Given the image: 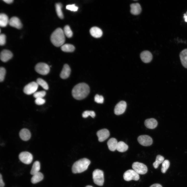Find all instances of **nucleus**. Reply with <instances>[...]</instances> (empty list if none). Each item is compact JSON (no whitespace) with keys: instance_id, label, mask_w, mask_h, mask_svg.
I'll return each mask as SVG.
<instances>
[{"instance_id":"nucleus-1","label":"nucleus","mask_w":187,"mask_h":187,"mask_svg":"<svg viewBox=\"0 0 187 187\" xmlns=\"http://www.w3.org/2000/svg\"><path fill=\"white\" fill-rule=\"evenodd\" d=\"M90 92L89 85L84 83L76 85L72 91V96L75 99L80 100L84 99L88 95Z\"/></svg>"},{"instance_id":"nucleus-2","label":"nucleus","mask_w":187,"mask_h":187,"mask_svg":"<svg viewBox=\"0 0 187 187\" xmlns=\"http://www.w3.org/2000/svg\"><path fill=\"white\" fill-rule=\"evenodd\" d=\"M50 40L52 43L56 47L62 46L65 41V34L63 30L60 28L56 29L51 34Z\"/></svg>"},{"instance_id":"nucleus-3","label":"nucleus","mask_w":187,"mask_h":187,"mask_svg":"<svg viewBox=\"0 0 187 187\" xmlns=\"http://www.w3.org/2000/svg\"><path fill=\"white\" fill-rule=\"evenodd\" d=\"M90 163L88 159L84 158L75 162L72 168V171L74 173H79L84 172L88 168Z\"/></svg>"},{"instance_id":"nucleus-4","label":"nucleus","mask_w":187,"mask_h":187,"mask_svg":"<svg viewBox=\"0 0 187 187\" xmlns=\"http://www.w3.org/2000/svg\"><path fill=\"white\" fill-rule=\"evenodd\" d=\"M92 178L94 183L96 184L102 186L104 182L103 171L99 169L95 170L92 173Z\"/></svg>"},{"instance_id":"nucleus-5","label":"nucleus","mask_w":187,"mask_h":187,"mask_svg":"<svg viewBox=\"0 0 187 187\" xmlns=\"http://www.w3.org/2000/svg\"><path fill=\"white\" fill-rule=\"evenodd\" d=\"M123 178L125 180L127 181L131 180L137 181L139 179V176L133 170L129 169L124 173Z\"/></svg>"},{"instance_id":"nucleus-6","label":"nucleus","mask_w":187,"mask_h":187,"mask_svg":"<svg viewBox=\"0 0 187 187\" xmlns=\"http://www.w3.org/2000/svg\"><path fill=\"white\" fill-rule=\"evenodd\" d=\"M133 169L138 174L144 175L148 171L147 166L144 164L138 162H135L132 165Z\"/></svg>"},{"instance_id":"nucleus-7","label":"nucleus","mask_w":187,"mask_h":187,"mask_svg":"<svg viewBox=\"0 0 187 187\" xmlns=\"http://www.w3.org/2000/svg\"><path fill=\"white\" fill-rule=\"evenodd\" d=\"M35 69L38 74L45 75L49 73L50 68L49 66L47 64L43 63H39L35 66Z\"/></svg>"},{"instance_id":"nucleus-8","label":"nucleus","mask_w":187,"mask_h":187,"mask_svg":"<svg viewBox=\"0 0 187 187\" xmlns=\"http://www.w3.org/2000/svg\"><path fill=\"white\" fill-rule=\"evenodd\" d=\"M19 158L22 163L28 164L32 162L33 157L30 153L27 151H23L20 153L19 155Z\"/></svg>"},{"instance_id":"nucleus-9","label":"nucleus","mask_w":187,"mask_h":187,"mask_svg":"<svg viewBox=\"0 0 187 187\" xmlns=\"http://www.w3.org/2000/svg\"><path fill=\"white\" fill-rule=\"evenodd\" d=\"M38 86L36 82H31L25 86L23 89V92L28 95L34 94L37 89Z\"/></svg>"},{"instance_id":"nucleus-10","label":"nucleus","mask_w":187,"mask_h":187,"mask_svg":"<svg viewBox=\"0 0 187 187\" xmlns=\"http://www.w3.org/2000/svg\"><path fill=\"white\" fill-rule=\"evenodd\" d=\"M137 140L140 144L144 146H150L152 143V140L151 138L149 136L146 135L139 136L138 137Z\"/></svg>"},{"instance_id":"nucleus-11","label":"nucleus","mask_w":187,"mask_h":187,"mask_svg":"<svg viewBox=\"0 0 187 187\" xmlns=\"http://www.w3.org/2000/svg\"><path fill=\"white\" fill-rule=\"evenodd\" d=\"M126 107V103L124 101H121L115 106L114 112L116 115H119L123 113L125 111Z\"/></svg>"},{"instance_id":"nucleus-12","label":"nucleus","mask_w":187,"mask_h":187,"mask_svg":"<svg viewBox=\"0 0 187 187\" xmlns=\"http://www.w3.org/2000/svg\"><path fill=\"white\" fill-rule=\"evenodd\" d=\"M98 140L100 142L105 140L109 137L110 134L109 130L106 129H103L98 131L97 132Z\"/></svg>"},{"instance_id":"nucleus-13","label":"nucleus","mask_w":187,"mask_h":187,"mask_svg":"<svg viewBox=\"0 0 187 187\" xmlns=\"http://www.w3.org/2000/svg\"><path fill=\"white\" fill-rule=\"evenodd\" d=\"M9 24L10 26L18 29H21L22 26L21 21L16 16H13L9 19Z\"/></svg>"},{"instance_id":"nucleus-14","label":"nucleus","mask_w":187,"mask_h":187,"mask_svg":"<svg viewBox=\"0 0 187 187\" xmlns=\"http://www.w3.org/2000/svg\"><path fill=\"white\" fill-rule=\"evenodd\" d=\"M140 56L141 59L145 63H148L150 62L152 59L151 53L148 51H144L141 54Z\"/></svg>"},{"instance_id":"nucleus-15","label":"nucleus","mask_w":187,"mask_h":187,"mask_svg":"<svg viewBox=\"0 0 187 187\" xmlns=\"http://www.w3.org/2000/svg\"><path fill=\"white\" fill-rule=\"evenodd\" d=\"M13 54L10 51L6 49L3 50L0 54V59L2 61L6 62L11 59Z\"/></svg>"},{"instance_id":"nucleus-16","label":"nucleus","mask_w":187,"mask_h":187,"mask_svg":"<svg viewBox=\"0 0 187 187\" xmlns=\"http://www.w3.org/2000/svg\"><path fill=\"white\" fill-rule=\"evenodd\" d=\"M71 69L67 64L64 65L63 68L60 74L61 78L63 79H66L68 78L70 74Z\"/></svg>"},{"instance_id":"nucleus-17","label":"nucleus","mask_w":187,"mask_h":187,"mask_svg":"<svg viewBox=\"0 0 187 187\" xmlns=\"http://www.w3.org/2000/svg\"><path fill=\"white\" fill-rule=\"evenodd\" d=\"M19 134L21 138L24 141L28 140L31 137L30 132L29 130L25 128L22 129L19 132Z\"/></svg>"},{"instance_id":"nucleus-18","label":"nucleus","mask_w":187,"mask_h":187,"mask_svg":"<svg viewBox=\"0 0 187 187\" xmlns=\"http://www.w3.org/2000/svg\"><path fill=\"white\" fill-rule=\"evenodd\" d=\"M179 56L182 65L187 69V48L182 50L179 54Z\"/></svg>"},{"instance_id":"nucleus-19","label":"nucleus","mask_w":187,"mask_h":187,"mask_svg":"<svg viewBox=\"0 0 187 187\" xmlns=\"http://www.w3.org/2000/svg\"><path fill=\"white\" fill-rule=\"evenodd\" d=\"M130 12L133 15H137L141 12L142 9L140 4L138 3L132 4L130 5Z\"/></svg>"},{"instance_id":"nucleus-20","label":"nucleus","mask_w":187,"mask_h":187,"mask_svg":"<svg viewBox=\"0 0 187 187\" xmlns=\"http://www.w3.org/2000/svg\"><path fill=\"white\" fill-rule=\"evenodd\" d=\"M90 32L91 35L95 38L101 37L103 34V32L101 30L96 26L91 28L90 29Z\"/></svg>"},{"instance_id":"nucleus-21","label":"nucleus","mask_w":187,"mask_h":187,"mask_svg":"<svg viewBox=\"0 0 187 187\" xmlns=\"http://www.w3.org/2000/svg\"><path fill=\"white\" fill-rule=\"evenodd\" d=\"M144 124L148 128L153 129L157 126L158 123L157 121L153 118H150L146 119L144 122Z\"/></svg>"},{"instance_id":"nucleus-22","label":"nucleus","mask_w":187,"mask_h":187,"mask_svg":"<svg viewBox=\"0 0 187 187\" xmlns=\"http://www.w3.org/2000/svg\"><path fill=\"white\" fill-rule=\"evenodd\" d=\"M118 143L117 139L115 138H112L109 139L107 143L109 150L112 151L116 150Z\"/></svg>"},{"instance_id":"nucleus-23","label":"nucleus","mask_w":187,"mask_h":187,"mask_svg":"<svg viewBox=\"0 0 187 187\" xmlns=\"http://www.w3.org/2000/svg\"><path fill=\"white\" fill-rule=\"evenodd\" d=\"M9 20L8 16L5 14L1 13L0 14V26L5 27L9 24Z\"/></svg>"},{"instance_id":"nucleus-24","label":"nucleus","mask_w":187,"mask_h":187,"mask_svg":"<svg viewBox=\"0 0 187 187\" xmlns=\"http://www.w3.org/2000/svg\"><path fill=\"white\" fill-rule=\"evenodd\" d=\"M44 177L43 174L40 172L34 175L31 179V182L34 184H36L42 181Z\"/></svg>"},{"instance_id":"nucleus-25","label":"nucleus","mask_w":187,"mask_h":187,"mask_svg":"<svg viewBox=\"0 0 187 187\" xmlns=\"http://www.w3.org/2000/svg\"><path fill=\"white\" fill-rule=\"evenodd\" d=\"M40 169V163L38 161H36L34 163L30 172L31 174L33 175L39 172Z\"/></svg>"},{"instance_id":"nucleus-26","label":"nucleus","mask_w":187,"mask_h":187,"mask_svg":"<svg viewBox=\"0 0 187 187\" xmlns=\"http://www.w3.org/2000/svg\"><path fill=\"white\" fill-rule=\"evenodd\" d=\"M128 146L123 141H120L118 143L116 150L119 152H123L128 149Z\"/></svg>"},{"instance_id":"nucleus-27","label":"nucleus","mask_w":187,"mask_h":187,"mask_svg":"<svg viewBox=\"0 0 187 187\" xmlns=\"http://www.w3.org/2000/svg\"><path fill=\"white\" fill-rule=\"evenodd\" d=\"M61 49L63 51L66 52H72L74 51L75 48L74 45L71 44H66L62 46Z\"/></svg>"},{"instance_id":"nucleus-28","label":"nucleus","mask_w":187,"mask_h":187,"mask_svg":"<svg viewBox=\"0 0 187 187\" xmlns=\"http://www.w3.org/2000/svg\"><path fill=\"white\" fill-rule=\"evenodd\" d=\"M62 7V4L60 3H56L55 4L56 11L58 16L61 19L64 18V16L61 9Z\"/></svg>"},{"instance_id":"nucleus-29","label":"nucleus","mask_w":187,"mask_h":187,"mask_svg":"<svg viewBox=\"0 0 187 187\" xmlns=\"http://www.w3.org/2000/svg\"><path fill=\"white\" fill-rule=\"evenodd\" d=\"M164 159V158L163 156L160 155H157L156 157L155 161L153 164L154 168H157L159 164L163 162Z\"/></svg>"},{"instance_id":"nucleus-30","label":"nucleus","mask_w":187,"mask_h":187,"mask_svg":"<svg viewBox=\"0 0 187 187\" xmlns=\"http://www.w3.org/2000/svg\"><path fill=\"white\" fill-rule=\"evenodd\" d=\"M36 83L38 85L41 86L44 89L46 90L48 89L49 86L47 83L42 78H39L36 81Z\"/></svg>"},{"instance_id":"nucleus-31","label":"nucleus","mask_w":187,"mask_h":187,"mask_svg":"<svg viewBox=\"0 0 187 187\" xmlns=\"http://www.w3.org/2000/svg\"><path fill=\"white\" fill-rule=\"evenodd\" d=\"M63 31L64 34L68 38L71 37L73 35V32L70 26L68 25H66L64 27Z\"/></svg>"},{"instance_id":"nucleus-32","label":"nucleus","mask_w":187,"mask_h":187,"mask_svg":"<svg viewBox=\"0 0 187 187\" xmlns=\"http://www.w3.org/2000/svg\"><path fill=\"white\" fill-rule=\"evenodd\" d=\"M170 165L169 161L168 160H165L162 163L161 171L163 173H165L168 169Z\"/></svg>"},{"instance_id":"nucleus-33","label":"nucleus","mask_w":187,"mask_h":187,"mask_svg":"<svg viewBox=\"0 0 187 187\" xmlns=\"http://www.w3.org/2000/svg\"><path fill=\"white\" fill-rule=\"evenodd\" d=\"M89 116L94 118L95 116V113L93 111L86 110L84 111L82 114V116L84 118H86Z\"/></svg>"},{"instance_id":"nucleus-34","label":"nucleus","mask_w":187,"mask_h":187,"mask_svg":"<svg viewBox=\"0 0 187 187\" xmlns=\"http://www.w3.org/2000/svg\"><path fill=\"white\" fill-rule=\"evenodd\" d=\"M46 92L44 91H41L35 92L33 95L34 97L36 98H42L45 95Z\"/></svg>"},{"instance_id":"nucleus-35","label":"nucleus","mask_w":187,"mask_h":187,"mask_svg":"<svg viewBox=\"0 0 187 187\" xmlns=\"http://www.w3.org/2000/svg\"><path fill=\"white\" fill-rule=\"evenodd\" d=\"M94 101L97 103H102L104 101V97L102 95H100L97 94L94 97Z\"/></svg>"},{"instance_id":"nucleus-36","label":"nucleus","mask_w":187,"mask_h":187,"mask_svg":"<svg viewBox=\"0 0 187 187\" xmlns=\"http://www.w3.org/2000/svg\"><path fill=\"white\" fill-rule=\"evenodd\" d=\"M6 70L3 67L0 68V81L2 82L4 80L6 74Z\"/></svg>"},{"instance_id":"nucleus-37","label":"nucleus","mask_w":187,"mask_h":187,"mask_svg":"<svg viewBox=\"0 0 187 187\" xmlns=\"http://www.w3.org/2000/svg\"><path fill=\"white\" fill-rule=\"evenodd\" d=\"M66 8L71 11H77L78 8L75 5V4H72L67 5L66 6Z\"/></svg>"},{"instance_id":"nucleus-38","label":"nucleus","mask_w":187,"mask_h":187,"mask_svg":"<svg viewBox=\"0 0 187 187\" xmlns=\"http://www.w3.org/2000/svg\"><path fill=\"white\" fill-rule=\"evenodd\" d=\"M6 41V36L5 35L3 34H1L0 35V45L1 46L4 45Z\"/></svg>"},{"instance_id":"nucleus-39","label":"nucleus","mask_w":187,"mask_h":187,"mask_svg":"<svg viewBox=\"0 0 187 187\" xmlns=\"http://www.w3.org/2000/svg\"><path fill=\"white\" fill-rule=\"evenodd\" d=\"M45 101V100L43 98H37L35 99V102L36 104L41 105L44 104Z\"/></svg>"},{"instance_id":"nucleus-40","label":"nucleus","mask_w":187,"mask_h":187,"mask_svg":"<svg viewBox=\"0 0 187 187\" xmlns=\"http://www.w3.org/2000/svg\"><path fill=\"white\" fill-rule=\"evenodd\" d=\"M5 185V184L4 182L2 176L1 174H0V187H4Z\"/></svg>"},{"instance_id":"nucleus-41","label":"nucleus","mask_w":187,"mask_h":187,"mask_svg":"<svg viewBox=\"0 0 187 187\" xmlns=\"http://www.w3.org/2000/svg\"><path fill=\"white\" fill-rule=\"evenodd\" d=\"M149 187H162L160 184L158 183L154 184L151 185Z\"/></svg>"},{"instance_id":"nucleus-42","label":"nucleus","mask_w":187,"mask_h":187,"mask_svg":"<svg viewBox=\"0 0 187 187\" xmlns=\"http://www.w3.org/2000/svg\"><path fill=\"white\" fill-rule=\"evenodd\" d=\"M3 1L6 3L9 4L12 3L14 1L13 0H3Z\"/></svg>"},{"instance_id":"nucleus-43","label":"nucleus","mask_w":187,"mask_h":187,"mask_svg":"<svg viewBox=\"0 0 187 187\" xmlns=\"http://www.w3.org/2000/svg\"><path fill=\"white\" fill-rule=\"evenodd\" d=\"M184 18L185 21L187 22V15H186L185 14H184Z\"/></svg>"},{"instance_id":"nucleus-44","label":"nucleus","mask_w":187,"mask_h":187,"mask_svg":"<svg viewBox=\"0 0 187 187\" xmlns=\"http://www.w3.org/2000/svg\"><path fill=\"white\" fill-rule=\"evenodd\" d=\"M85 187H93L92 186H91V185H88L86 186Z\"/></svg>"}]
</instances>
